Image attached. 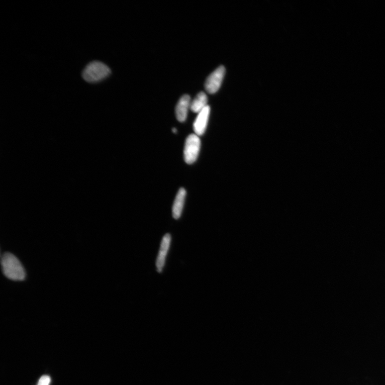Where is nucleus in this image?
Segmentation results:
<instances>
[{
	"mask_svg": "<svg viewBox=\"0 0 385 385\" xmlns=\"http://www.w3.org/2000/svg\"><path fill=\"white\" fill-rule=\"evenodd\" d=\"M51 382V378L48 375L42 376L39 380L37 385H49Z\"/></svg>",
	"mask_w": 385,
	"mask_h": 385,
	"instance_id": "obj_10",
	"label": "nucleus"
},
{
	"mask_svg": "<svg viewBox=\"0 0 385 385\" xmlns=\"http://www.w3.org/2000/svg\"><path fill=\"white\" fill-rule=\"evenodd\" d=\"M186 196V191L185 188H181L179 189L176 197H175L172 207V215L173 218L178 220L180 218L183 208Z\"/></svg>",
	"mask_w": 385,
	"mask_h": 385,
	"instance_id": "obj_8",
	"label": "nucleus"
},
{
	"mask_svg": "<svg viewBox=\"0 0 385 385\" xmlns=\"http://www.w3.org/2000/svg\"><path fill=\"white\" fill-rule=\"evenodd\" d=\"M200 148L201 140L196 134L187 138L183 150L184 160L187 164H191L197 161Z\"/></svg>",
	"mask_w": 385,
	"mask_h": 385,
	"instance_id": "obj_3",
	"label": "nucleus"
},
{
	"mask_svg": "<svg viewBox=\"0 0 385 385\" xmlns=\"http://www.w3.org/2000/svg\"><path fill=\"white\" fill-rule=\"evenodd\" d=\"M225 74L224 66H220L212 72L205 82V87L208 93L215 94L218 91L221 85Z\"/></svg>",
	"mask_w": 385,
	"mask_h": 385,
	"instance_id": "obj_4",
	"label": "nucleus"
},
{
	"mask_svg": "<svg viewBox=\"0 0 385 385\" xmlns=\"http://www.w3.org/2000/svg\"><path fill=\"white\" fill-rule=\"evenodd\" d=\"M210 113L211 108L209 106L198 113L194 123V128L196 135L199 137L203 136L206 130Z\"/></svg>",
	"mask_w": 385,
	"mask_h": 385,
	"instance_id": "obj_5",
	"label": "nucleus"
},
{
	"mask_svg": "<svg viewBox=\"0 0 385 385\" xmlns=\"http://www.w3.org/2000/svg\"><path fill=\"white\" fill-rule=\"evenodd\" d=\"M2 265L3 273L8 279L14 281L26 279V271L19 259L13 254L5 253L2 257Z\"/></svg>",
	"mask_w": 385,
	"mask_h": 385,
	"instance_id": "obj_1",
	"label": "nucleus"
},
{
	"mask_svg": "<svg viewBox=\"0 0 385 385\" xmlns=\"http://www.w3.org/2000/svg\"><path fill=\"white\" fill-rule=\"evenodd\" d=\"M208 98L204 92H200L191 102L190 110L196 113H199L208 106Z\"/></svg>",
	"mask_w": 385,
	"mask_h": 385,
	"instance_id": "obj_9",
	"label": "nucleus"
},
{
	"mask_svg": "<svg viewBox=\"0 0 385 385\" xmlns=\"http://www.w3.org/2000/svg\"><path fill=\"white\" fill-rule=\"evenodd\" d=\"M190 104V98L188 95H184L179 99L175 107V115L179 122H183L186 120Z\"/></svg>",
	"mask_w": 385,
	"mask_h": 385,
	"instance_id": "obj_7",
	"label": "nucleus"
},
{
	"mask_svg": "<svg viewBox=\"0 0 385 385\" xmlns=\"http://www.w3.org/2000/svg\"><path fill=\"white\" fill-rule=\"evenodd\" d=\"M111 73V70L106 64L95 61L87 65L82 71V76L88 82L96 83L104 80Z\"/></svg>",
	"mask_w": 385,
	"mask_h": 385,
	"instance_id": "obj_2",
	"label": "nucleus"
},
{
	"mask_svg": "<svg viewBox=\"0 0 385 385\" xmlns=\"http://www.w3.org/2000/svg\"><path fill=\"white\" fill-rule=\"evenodd\" d=\"M172 131H173V132L174 133H177V129H175V128H173V129H172Z\"/></svg>",
	"mask_w": 385,
	"mask_h": 385,
	"instance_id": "obj_11",
	"label": "nucleus"
},
{
	"mask_svg": "<svg viewBox=\"0 0 385 385\" xmlns=\"http://www.w3.org/2000/svg\"><path fill=\"white\" fill-rule=\"evenodd\" d=\"M171 240V236L169 233L166 234L162 239L156 263L158 272L161 273L163 269L166 257L170 248Z\"/></svg>",
	"mask_w": 385,
	"mask_h": 385,
	"instance_id": "obj_6",
	"label": "nucleus"
}]
</instances>
